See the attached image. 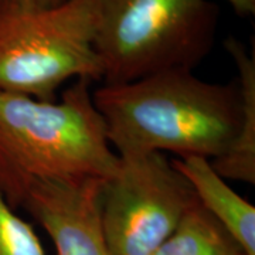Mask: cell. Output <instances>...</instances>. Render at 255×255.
I'll return each mask as SVG.
<instances>
[{
	"mask_svg": "<svg viewBox=\"0 0 255 255\" xmlns=\"http://www.w3.org/2000/svg\"><path fill=\"white\" fill-rule=\"evenodd\" d=\"M92 100L118 156L172 152L214 160L230 149L243 121L237 82L206 81L191 70L102 84Z\"/></svg>",
	"mask_w": 255,
	"mask_h": 255,
	"instance_id": "cell-1",
	"label": "cell"
},
{
	"mask_svg": "<svg viewBox=\"0 0 255 255\" xmlns=\"http://www.w3.org/2000/svg\"><path fill=\"white\" fill-rule=\"evenodd\" d=\"M90 80H75L60 101L0 92V189L20 207L36 182L110 180L119 164Z\"/></svg>",
	"mask_w": 255,
	"mask_h": 255,
	"instance_id": "cell-2",
	"label": "cell"
},
{
	"mask_svg": "<svg viewBox=\"0 0 255 255\" xmlns=\"http://www.w3.org/2000/svg\"><path fill=\"white\" fill-rule=\"evenodd\" d=\"M219 7L209 0H101L94 48L102 84L191 70L209 55Z\"/></svg>",
	"mask_w": 255,
	"mask_h": 255,
	"instance_id": "cell-3",
	"label": "cell"
},
{
	"mask_svg": "<svg viewBox=\"0 0 255 255\" xmlns=\"http://www.w3.org/2000/svg\"><path fill=\"white\" fill-rule=\"evenodd\" d=\"M100 3L30 9L21 0H0V92L53 101L70 80L102 82L94 48Z\"/></svg>",
	"mask_w": 255,
	"mask_h": 255,
	"instance_id": "cell-4",
	"label": "cell"
},
{
	"mask_svg": "<svg viewBox=\"0 0 255 255\" xmlns=\"http://www.w3.org/2000/svg\"><path fill=\"white\" fill-rule=\"evenodd\" d=\"M197 203L190 183L164 153L119 156L101 196L111 255H153Z\"/></svg>",
	"mask_w": 255,
	"mask_h": 255,
	"instance_id": "cell-5",
	"label": "cell"
},
{
	"mask_svg": "<svg viewBox=\"0 0 255 255\" xmlns=\"http://www.w3.org/2000/svg\"><path fill=\"white\" fill-rule=\"evenodd\" d=\"M104 180L33 183L20 207L44 228L55 255H111L101 221Z\"/></svg>",
	"mask_w": 255,
	"mask_h": 255,
	"instance_id": "cell-6",
	"label": "cell"
},
{
	"mask_svg": "<svg viewBox=\"0 0 255 255\" xmlns=\"http://www.w3.org/2000/svg\"><path fill=\"white\" fill-rule=\"evenodd\" d=\"M174 167L190 183L203 209L227 231L246 255H255V207L243 199L201 156L176 157Z\"/></svg>",
	"mask_w": 255,
	"mask_h": 255,
	"instance_id": "cell-7",
	"label": "cell"
},
{
	"mask_svg": "<svg viewBox=\"0 0 255 255\" xmlns=\"http://www.w3.org/2000/svg\"><path fill=\"white\" fill-rule=\"evenodd\" d=\"M224 48L237 67L243 121L230 149L211 164L226 180L255 184V57L234 37L224 40Z\"/></svg>",
	"mask_w": 255,
	"mask_h": 255,
	"instance_id": "cell-8",
	"label": "cell"
},
{
	"mask_svg": "<svg viewBox=\"0 0 255 255\" xmlns=\"http://www.w3.org/2000/svg\"><path fill=\"white\" fill-rule=\"evenodd\" d=\"M153 255L246 254L227 231L197 203Z\"/></svg>",
	"mask_w": 255,
	"mask_h": 255,
	"instance_id": "cell-9",
	"label": "cell"
},
{
	"mask_svg": "<svg viewBox=\"0 0 255 255\" xmlns=\"http://www.w3.org/2000/svg\"><path fill=\"white\" fill-rule=\"evenodd\" d=\"M0 255H46L31 224L17 216L0 189Z\"/></svg>",
	"mask_w": 255,
	"mask_h": 255,
	"instance_id": "cell-10",
	"label": "cell"
},
{
	"mask_svg": "<svg viewBox=\"0 0 255 255\" xmlns=\"http://www.w3.org/2000/svg\"><path fill=\"white\" fill-rule=\"evenodd\" d=\"M238 16H253L255 13V0H227Z\"/></svg>",
	"mask_w": 255,
	"mask_h": 255,
	"instance_id": "cell-11",
	"label": "cell"
},
{
	"mask_svg": "<svg viewBox=\"0 0 255 255\" xmlns=\"http://www.w3.org/2000/svg\"><path fill=\"white\" fill-rule=\"evenodd\" d=\"M21 1L30 9H51L63 4L67 0H21Z\"/></svg>",
	"mask_w": 255,
	"mask_h": 255,
	"instance_id": "cell-12",
	"label": "cell"
}]
</instances>
